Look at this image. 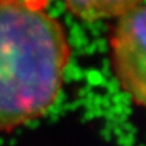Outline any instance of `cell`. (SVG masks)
Wrapping results in <instances>:
<instances>
[{
	"mask_svg": "<svg viewBox=\"0 0 146 146\" xmlns=\"http://www.w3.org/2000/svg\"><path fill=\"white\" fill-rule=\"evenodd\" d=\"M144 1L145 0H63L72 15L88 22L117 20Z\"/></svg>",
	"mask_w": 146,
	"mask_h": 146,
	"instance_id": "3",
	"label": "cell"
},
{
	"mask_svg": "<svg viewBox=\"0 0 146 146\" xmlns=\"http://www.w3.org/2000/svg\"><path fill=\"white\" fill-rule=\"evenodd\" d=\"M71 51L65 27L48 9L0 1V133L52 108Z\"/></svg>",
	"mask_w": 146,
	"mask_h": 146,
	"instance_id": "1",
	"label": "cell"
},
{
	"mask_svg": "<svg viewBox=\"0 0 146 146\" xmlns=\"http://www.w3.org/2000/svg\"><path fill=\"white\" fill-rule=\"evenodd\" d=\"M3 3H11L18 4V5H25L35 9H48L50 0H0Z\"/></svg>",
	"mask_w": 146,
	"mask_h": 146,
	"instance_id": "4",
	"label": "cell"
},
{
	"mask_svg": "<svg viewBox=\"0 0 146 146\" xmlns=\"http://www.w3.org/2000/svg\"><path fill=\"white\" fill-rule=\"evenodd\" d=\"M112 68L121 88L146 108V3L117 18L110 38Z\"/></svg>",
	"mask_w": 146,
	"mask_h": 146,
	"instance_id": "2",
	"label": "cell"
}]
</instances>
